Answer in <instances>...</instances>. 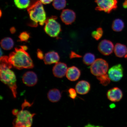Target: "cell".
<instances>
[{"instance_id": "obj_27", "label": "cell", "mask_w": 127, "mask_h": 127, "mask_svg": "<svg viewBox=\"0 0 127 127\" xmlns=\"http://www.w3.org/2000/svg\"><path fill=\"white\" fill-rule=\"evenodd\" d=\"M69 93V96L71 99H75L77 96V91L74 89L71 88L69 89L68 90Z\"/></svg>"}, {"instance_id": "obj_15", "label": "cell", "mask_w": 127, "mask_h": 127, "mask_svg": "<svg viewBox=\"0 0 127 127\" xmlns=\"http://www.w3.org/2000/svg\"><path fill=\"white\" fill-rule=\"evenodd\" d=\"M81 75V71L75 66H72L68 68L66 75L67 78L71 81H75L78 79Z\"/></svg>"}, {"instance_id": "obj_2", "label": "cell", "mask_w": 127, "mask_h": 127, "mask_svg": "<svg viewBox=\"0 0 127 127\" xmlns=\"http://www.w3.org/2000/svg\"><path fill=\"white\" fill-rule=\"evenodd\" d=\"M8 60L12 66L17 69H32L34 67L29 55L21 47L15 48V50L9 54Z\"/></svg>"}, {"instance_id": "obj_20", "label": "cell", "mask_w": 127, "mask_h": 127, "mask_svg": "<svg viewBox=\"0 0 127 127\" xmlns=\"http://www.w3.org/2000/svg\"><path fill=\"white\" fill-rule=\"evenodd\" d=\"M124 27V23L121 20L117 19L114 21L112 25V28L114 31L120 32Z\"/></svg>"}, {"instance_id": "obj_5", "label": "cell", "mask_w": 127, "mask_h": 127, "mask_svg": "<svg viewBox=\"0 0 127 127\" xmlns=\"http://www.w3.org/2000/svg\"><path fill=\"white\" fill-rule=\"evenodd\" d=\"M57 19V17L52 16L47 19L45 22L44 31L52 37H58L61 31V26L56 20Z\"/></svg>"}, {"instance_id": "obj_26", "label": "cell", "mask_w": 127, "mask_h": 127, "mask_svg": "<svg viewBox=\"0 0 127 127\" xmlns=\"http://www.w3.org/2000/svg\"><path fill=\"white\" fill-rule=\"evenodd\" d=\"M30 37L29 33L27 32H22L19 36V40L21 42H27Z\"/></svg>"}, {"instance_id": "obj_6", "label": "cell", "mask_w": 127, "mask_h": 127, "mask_svg": "<svg viewBox=\"0 0 127 127\" xmlns=\"http://www.w3.org/2000/svg\"><path fill=\"white\" fill-rule=\"evenodd\" d=\"M109 68L107 62L102 59L95 60L90 67V71L93 75L99 76L106 74Z\"/></svg>"}, {"instance_id": "obj_1", "label": "cell", "mask_w": 127, "mask_h": 127, "mask_svg": "<svg viewBox=\"0 0 127 127\" xmlns=\"http://www.w3.org/2000/svg\"><path fill=\"white\" fill-rule=\"evenodd\" d=\"M9 57L1 56L0 58L1 80L3 83L7 85L11 91L14 98L17 95V80L13 71L11 69L12 66L8 60Z\"/></svg>"}, {"instance_id": "obj_22", "label": "cell", "mask_w": 127, "mask_h": 127, "mask_svg": "<svg viewBox=\"0 0 127 127\" xmlns=\"http://www.w3.org/2000/svg\"><path fill=\"white\" fill-rule=\"evenodd\" d=\"M95 56L93 54L87 53L84 55L83 61L85 64L90 65H92L95 61Z\"/></svg>"}, {"instance_id": "obj_29", "label": "cell", "mask_w": 127, "mask_h": 127, "mask_svg": "<svg viewBox=\"0 0 127 127\" xmlns=\"http://www.w3.org/2000/svg\"><path fill=\"white\" fill-rule=\"evenodd\" d=\"M53 0H40L42 3L44 4H48L50 3Z\"/></svg>"}, {"instance_id": "obj_24", "label": "cell", "mask_w": 127, "mask_h": 127, "mask_svg": "<svg viewBox=\"0 0 127 127\" xmlns=\"http://www.w3.org/2000/svg\"><path fill=\"white\" fill-rule=\"evenodd\" d=\"M100 83L104 86H107L110 83L111 79L107 74H103L97 77Z\"/></svg>"}, {"instance_id": "obj_14", "label": "cell", "mask_w": 127, "mask_h": 127, "mask_svg": "<svg viewBox=\"0 0 127 127\" xmlns=\"http://www.w3.org/2000/svg\"><path fill=\"white\" fill-rule=\"evenodd\" d=\"M91 85L86 81H79L76 84L75 89L77 93L79 94L84 95L87 94L90 91Z\"/></svg>"}, {"instance_id": "obj_8", "label": "cell", "mask_w": 127, "mask_h": 127, "mask_svg": "<svg viewBox=\"0 0 127 127\" xmlns=\"http://www.w3.org/2000/svg\"><path fill=\"white\" fill-rule=\"evenodd\" d=\"M108 74L112 81H119L123 76V69L122 65L119 64L112 66L109 70Z\"/></svg>"}, {"instance_id": "obj_13", "label": "cell", "mask_w": 127, "mask_h": 127, "mask_svg": "<svg viewBox=\"0 0 127 127\" xmlns=\"http://www.w3.org/2000/svg\"><path fill=\"white\" fill-rule=\"evenodd\" d=\"M67 66L65 64L61 62L56 63L53 68V72L55 77L61 78L66 74Z\"/></svg>"}, {"instance_id": "obj_10", "label": "cell", "mask_w": 127, "mask_h": 127, "mask_svg": "<svg viewBox=\"0 0 127 127\" xmlns=\"http://www.w3.org/2000/svg\"><path fill=\"white\" fill-rule=\"evenodd\" d=\"M60 18L62 21L67 25L74 23L76 18V14L73 11L69 9H64L62 12Z\"/></svg>"}, {"instance_id": "obj_31", "label": "cell", "mask_w": 127, "mask_h": 127, "mask_svg": "<svg viewBox=\"0 0 127 127\" xmlns=\"http://www.w3.org/2000/svg\"><path fill=\"white\" fill-rule=\"evenodd\" d=\"M10 31L12 34H14V33L16 31V29L14 27H12L10 29Z\"/></svg>"}, {"instance_id": "obj_21", "label": "cell", "mask_w": 127, "mask_h": 127, "mask_svg": "<svg viewBox=\"0 0 127 127\" xmlns=\"http://www.w3.org/2000/svg\"><path fill=\"white\" fill-rule=\"evenodd\" d=\"M14 3L17 8L20 9H24L29 7L30 0H14Z\"/></svg>"}, {"instance_id": "obj_11", "label": "cell", "mask_w": 127, "mask_h": 127, "mask_svg": "<svg viewBox=\"0 0 127 127\" xmlns=\"http://www.w3.org/2000/svg\"><path fill=\"white\" fill-rule=\"evenodd\" d=\"M107 96L109 100L113 102H118L123 98V93L120 88L115 87L108 91Z\"/></svg>"}, {"instance_id": "obj_16", "label": "cell", "mask_w": 127, "mask_h": 127, "mask_svg": "<svg viewBox=\"0 0 127 127\" xmlns=\"http://www.w3.org/2000/svg\"><path fill=\"white\" fill-rule=\"evenodd\" d=\"M60 57L57 52L52 51L46 53L44 56V61L46 64H51L58 62Z\"/></svg>"}, {"instance_id": "obj_19", "label": "cell", "mask_w": 127, "mask_h": 127, "mask_svg": "<svg viewBox=\"0 0 127 127\" xmlns=\"http://www.w3.org/2000/svg\"><path fill=\"white\" fill-rule=\"evenodd\" d=\"M0 44L3 49L8 50H11L13 47L14 42L11 38L7 37L1 40Z\"/></svg>"}, {"instance_id": "obj_28", "label": "cell", "mask_w": 127, "mask_h": 127, "mask_svg": "<svg viewBox=\"0 0 127 127\" xmlns=\"http://www.w3.org/2000/svg\"><path fill=\"white\" fill-rule=\"evenodd\" d=\"M37 58L40 60L44 59V57L43 52L40 49H38L37 52Z\"/></svg>"}, {"instance_id": "obj_33", "label": "cell", "mask_w": 127, "mask_h": 127, "mask_svg": "<svg viewBox=\"0 0 127 127\" xmlns=\"http://www.w3.org/2000/svg\"><path fill=\"white\" fill-rule=\"evenodd\" d=\"M123 7L125 8H127V0H126L123 4Z\"/></svg>"}, {"instance_id": "obj_12", "label": "cell", "mask_w": 127, "mask_h": 127, "mask_svg": "<svg viewBox=\"0 0 127 127\" xmlns=\"http://www.w3.org/2000/svg\"><path fill=\"white\" fill-rule=\"evenodd\" d=\"M23 81L24 83L27 86H34L37 83V76L33 71H28L24 74Z\"/></svg>"}, {"instance_id": "obj_30", "label": "cell", "mask_w": 127, "mask_h": 127, "mask_svg": "<svg viewBox=\"0 0 127 127\" xmlns=\"http://www.w3.org/2000/svg\"><path fill=\"white\" fill-rule=\"evenodd\" d=\"M70 57L71 58H76V57L79 58V57H80V56L77 55V54H76L74 52H72L71 54Z\"/></svg>"}, {"instance_id": "obj_7", "label": "cell", "mask_w": 127, "mask_h": 127, "mask_svg": "<svg viewBox=\"0 0 127 127\" xmlns=\"http://www.w3.org/2000/svg\"><path fill=\"white\" fill-rule=\"evenodd\" d=\"M97 6L95 9L99 11L110 13L117 8V0H95Z\"/></svg>"}, {"instance_id": "obj_23", "label": "cell", "mask_w": 127, "mask_h": 127, "mask_svg": "<svg viewBox=\"0 0 127 127\" xmlns=\"http://www.w3.org/2000/svg\"><path fill=\"white\" fill-rule=\"evenodd\" d=\"M66 5V0H54L53 5L54 7L57 10L63 9Z\"/></svg>"}, {"instance_id": "obj_32", "label": "cell", "mask_w": 127, "mask_h": 127, "mask_svg": "<svg viewBox=\"0 0 127 127\" xmlns=\"http://www.w3.org/2000/svg\"><path fill=\"white\" fill-rule=\"evenodd\" d=\"M20 47L22 49L25 51H26L28 50V47H27L26 46H20Z\"/></svg>"}, {"instance_id": "obj_17", "label": "cell", "mask_w": 127, "mask_h": 127, "mask_svg": "<svg viewBox=\"0 0 127 127\" xmlns=\"http://www.w3.org/2000/svg\"><path fill=\"white\" fill-rule=\"evenodd\" d=\"M47 97L49 100L52 102H58L61 97L60 91L56 89L50 90L47 94Z\"/></svg>"}, {"instance_id": "obj_25", "label": "cell", "mask_w": 127, "mask_h": 127, "mask_svg": "<svg viewBox=\"0 0 127 127\" xmlns=\"http://www.w3.org/2000/svg\"><path fill=\"white\" fill-rule=\"evenodd\" d=\"M103 33L102 29L99 28L97 29L96 31L93 32L92 35L93 37L96 40H99L102 37Z\"/></svg>"}, {"instance_id": "obj_18", "label": "cell", "mask_w": 127, "mask_h": 127, "mask_svg": "<svg viewBox=\"0 0 127 127\" xmlns=\"http://www.w3.org/2000/svg\"><path fill=\"white\" fill-rule=\"evenodd\" d=\"M114 52L116 56L119 58H123L127 54V48L124 44L117 43L114 47Z\"/></svg>"}, {"instance_id": "obj_9", "label": "cell", "mask_w": 127, "mask_h": 127, "mask_svg": "<svg viewBox=\"0 0 127 127\" xmlns=\"http://www.w3.org/2000/svg\"><path fill=\"white\" fill-rule=\"evenodd\" d=\"M113 43L111 41L104 39L100 42L98 46V50L103 55H109L112 53L114 50Z\"/></svg>"}, {"instance_id": "obj_4", "label": "cell", "mask_w": 127, "mask_h": 127, "mask_svg": "<svg viewBox=\"0 0 127 127\" xmlns=\"http://www.w3.org/2000/svg\"><path fill=\"white\" fill-rule=\"evenodd\" d=\"M29 102L25 100L22 105V109L19 111L14 109L12 113L16 116V118L13 122V127H30L31 126L33 122V118L36 115L25 109Z\"/></svg>"}, {"instance_id": "obj_34", "label": "cell", "mask_w": 127, "mask_h": 127, "mask_svg": "<svg viewBox=\"0 0 127 127\" xmlns=\"http://www.w3.org/2000/svg\"><path fill=\"white\" fill-rule=\"evenodd\" d=\"M125 58H126L127 59V54L126 55V56H125Z\"/></svg>"}, {"instance_id": "obj_3", "label": "cell", "mask_w": 127, "mask_h": 127, "mask_svg": "<svg viewBox=\"0 0 127 127\" xmlns=\"http://www.w3.org/2000/svg\"><path fill=\"white\" fill-rule=\"evenodd\" d=\"M28 12L32 21L29 24V26L35 27L39 24L43 26L46 20V15L42 3L37 1L29 6L28 8Z\"/></svg>"}]
</instances>
